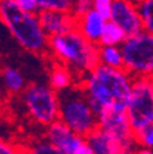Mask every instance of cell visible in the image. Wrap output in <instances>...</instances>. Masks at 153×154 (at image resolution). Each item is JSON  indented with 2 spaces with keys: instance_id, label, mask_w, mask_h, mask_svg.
<instances>
[{
  "instance_id": "6da1fadb",
  "label": "cell",
  "mask_w": 153,
  "mask_h": 154,
  "mask_svg": "<svg viewBox=\"0 0 153 154\" xmlns=\"http://www.w3.org/2000/svg\"><path fill=\"white\" fill-rule=\"evenodd\" d=\"M134 77L126 69L98 63L84 76L81 85L88 102L98 116L102 110L126 112L132 92Z\"/></svg>"
},
{
  "instance_id": "7a4b0ae2",
  "label": "cell",
  "mask_w": 153,
  "mask_h": 154,
  "mask_svg": "<svg viewBox=\"0 0 153 154\" xmlns=\"http://www.w3.org/2000/svg\"><path fill=\"white\" fill-rule=\"evenodd\" d=\"M0 18L13 38L28 52L43 54L50 37L44 32L39 14L19 8L14 0H0Z\"/></svg>"
},
{
  "instance_id": "3957f363",
  "label": "cell",
  "mask_w": 153,
  "mask_h": 154,
  "mask_svg": "<svg viewBox=\"0 0 153 154\" xmlns=\"http://www.w3.org/2000/svg\"><path fill=\"white\" fill-rule=\"evenodd\" d=\"M48 50L72 73L83 77L99 63V45L90 42L77 28L50 37Z\"/></svg>"
},
{
  "instance_id": "277c9868",
  "label": "cell",
  "mask_w": 153,
  "mask_h": 154,
  "mask_svg": "<svg viewBox=\"0 0 153 154\" xmlns=\"http://www.w3.org/2000/svg\"><path fill=\"white\" fill-rule=\"evenodd\" d=\"M59 120L69 125L76 134L86 138L98 127V116L91 107L83 85H72L58 92Z\"/></svg>"
},
{
  "instance_id": "5b68a950",
  "label": "cell",
  "mask_w": 153,
  "mask_h": 154,
  "mask_svg": "<svg viewBox=\"0 0 153 154\" xmlns=\"http://www.w3.org/2000/svg\"><path fill=\"white\" fill-rule=\"evenodd\" d=\"M22 103L29 117L40 125L59 119V96L50 84L30 83L22 91Z\"/></svg>"
},
{
  "instance_id": "8992f818",
  "label": "cell",
  "mask_w": 153,
  "mask_h": 154,
  "mask_svg": "<svg viewBox=\"0 0 153 154\" xmlns=\"http://www.w3.org/2000/svg\"><path fill=\"white\" fill-rule=\"evenodd\" d=\"M124 69L132 77L153 79V33L141 30L128 36L121 44Z\"/></svg>"
},
{
  "instance_id": "52a82bcc",
  "label": "cell",
  "mask_w": 153,
  "mask_h": 154,
  "mask_svg": "<svg viewBox=\"0 0 153 154\" xmlns=\"http://www.w3.org/2000/svg\"><path fill=\"white\" fill-rule=\"evenodd\" d=\"M126 113L135 132L153 124V79L134 77L132 92Z\"/></svg>"
},
{
  "instance_id": "ba28073f",
  "label": "cell",
  "mask_w": 153,
  "mask_h": 154,
  "mask_svg": "<svg viewBox=\"0 0 153 154\" xmlns=\"http://www.w3.org/2000/svg\"><path fill=\"white\" fill-rule=\"evenodd\" d=\"M98 127L120 142L126 154H132L138 149V140L126 112L102 110L98 113Z\"/></svg>"
},
{
  "instance_id": "9c48e42d",
  "label": "cell",
  "mask_w": 153,
  "mask_h": 154,
  "mask_svg": "<svg viewBox=\"0 0 153 154\" xmlns=\"http://www.w3.org/2000/svg\"><path fill=\"white\" fill-rule=\"evenodd\" d=\"M46 140L54 144L58 150L65 154H75V151L81 146L86 138L80 136L73 131L69 125H66L62 120H55L46 128Z\"/></svg>"
},
{
  "instance_id": "30bf717a",
  "label": "cell",
  "mask_w": 153,
  "mask_h": 154,
  "mask_svg": "<svg viewBox=\"0 0 153 154\" xmlns=\"http://www.w3.org/2000/svg\"><path fill=\"white\" fill-rule=\"evenodd\" d=\"M110 19L124 29L128 36L144 30L139 11L132 0H115Z\"/></svg>"
},
{
  "instance_id": "8fae6325",
  "label": "cell",
  "mask_w": 153,
  "mask_h": 154,
  "mask_svg": "<svg viewBox=\"0 0 153 154\" xmlns=\"http://www.w3.org/2000/svg\"><path fill=\"white\" fill-rule=\"evenodd\" d=\"M40 23L48 37L64 35L76 28L77 18L73 13L58 10H42L39 13Z\"/></svg>"
},
{
  "instance_id": "7c38bea8",
  "label": "cell",
  "mask_w": 153,
  "mask_h": 154,
  "mask_svg": "<svg viewBox=\"0 0 153 154\" xmlns=\"http://www.w3.org/2000/svg\"><path fill=\"white\" fill-rule=\"evenodd\" d=\"M106 21H108V19H106L105 17L102 15V14H99L97 10L93 8L91 11H88V13H86L84 15L77 18L76 28L88 38L90 42L95 43V44H99Z\"/></svg>"
},
{
  "instance_id": "4fadbf2b",
  "label": "cell",
  "mask_w": 153,
  "mask_h": 154,
  "mask_svg": "<svg viewBox=\"0 0 153 154\" xmlns=\"http://www.w3.org/2000/svg\"><path fill=\"white\" fill-rule=\"evenodd\" d=\"M86 140L93 147L95 154H126L120 142L104 131L101 127H97L94 131L90 132L86 136Z\"/></svg>"
},
{
  "instance_id": "5bb4252c",
  "label": "cell",
  "mask_w": 153,
  "mask_h": 154,
  "mask_svg": "<svg viewBox=\"0 0 153 154\" xmlns=\"http://www.w3.org/2000/svg\"><path fill=\"white\" fill-rule=\"evenodd\" d=\"M72 76H73L72 70L59 62V63L55 65V66L51 69L48 84H50L57 92H59V91L66 90V88L72 87V84H73V81H72L73 77Z\"/></svg>"
},
{
  "instance_id": "9a60e30c",
  "label": "cell",
  "mask_w": 153,
  "mask_h": 154,
  "mask_svg": "<svg viewBox=\"0 0 153 154\" xmlns=\"http://www.w3.org/2000/svg\"><path fill=\"white\" fill-rule=\"evenodd\" d=\"M99 63L124 69V55L121 45H99Z\"/></svg>"
},
{
  "instance_id": "2e32d148",
  "label": "cell",
  "mask_w": 153,
  "mask_h": 154,
  "mask_svg": "<svg viewBox=\"0 0 153 154\" xmlns=\"http://www.w3.org/2000/svg\"><path fill=\"white\" fill-rule=\"evenodd\" d=\"M127 37L128 35L124 32V29L112 19H108L98 45H121Z\"/></svg>"
},
{
  "instance_id": "e0dca14e",
  "label": "cell",
  "mask_w": 153,
  "mask_h": 154,
  "mask_svg": "<svg viewBox=\"0 0 153 154\" xmlns=\"http://www.w3.org/2000/svg\"><path fill=\"white\" fill-rule=\"evenodd\" d=\"M3 84L10 94H22L26 87L24 74L13 66L3 67Z\"/></svg>"
},
{
  "instance_id": "ac0fdd59",
  "label": "cell",
  "mask_w": 153,
  "mask_h": 154,
  "mask_svg": "<svg viewBox=\"0 0 153 154\" xmlns=\"http://www.w3.org/2000/svg\"><path fill=\"white\" fill-rule=\"evenodd\" d=\"M135 4L139 11L144 29L153 33V0H137Z\"/></svg>"
},
{
  "instance_id": "d6986e66",
  "label": "cell",
  "mask_w": 153,
  "mask_h": 154,
  "mask_svg": "<svg viewBox=\"0 0 153 154\" xmlns=\"http://www.w3.org/2000/svg\"><path fill=\"white\" fill-rule=\"evenodd\" d=\"M40 11L42 10H58L72 13L75 0H37Z\"/></svg>"
},
{
  "instance_id": "ffe728a7",
  "label": "cell",
  "mask_w": 153,
  "mask_h": 154,
  "mask_svg": "<svg viewBox=\"0 0 153 154\" xmlns=\"http://www.w3.org/2000/svg\"><path fill=\"white\" fill-rule=\"evenodd\" d=\"M26 154H65L58 150L54 144H51L48 140H37L32 143L28 149H25Z\"/></svg>"
},
{
  "instance_id": "44dd1931",
  "label": "cell",
  "mask_w": 153,
  "mask_h": 154,
  "mask_svg": "<svg viewBox=\"0 0 153 154\" xmlns=\"http://www.w3.org/2000/svg\"><path fill=\"white\" fill-rule=\"evenodd\" d=\"M135 135H137V140L139 146L153 149V124L148 125V127L142 128L141 131L135 132Z\"/></svg>"
},
{
  "instance_id": "7402d4cb",
  "label": "cell",
  "mask_w": 153,
  "mask_h": 154,
  "mask_svg": "<svg viewBox=\"0 0 153 154\" xmlns=\"http://www.w3.org/2000/svg\"><path fill=\"white\" fill-rule=\"evenodd\" d=\"M93 8H94V0H75L72 13L75 14L76 18H79V17L84 15L86 13L91 11Z\"/></svg>"
},
{
  "instance_id": "603a6c76",
  "label": "cell",
  "mask_w": 153,
  "mask_h": 154,
  "mask_svg": "<svg viewBox=\"0 0 153 154\" xmlns=\"http://www.w3.org/2000/svg\"><path fill=\"white\" fill-rule=\"evenodd\" d=\"M113 3H115V0H94V10L102 14L106 19H110Z\"/></svg>"
},
{
  "instance_id": "cb8c5ba5",
  "label": "cell",
  "mask_w": 153,
  "mask_h": 154,
  "mask_svg": "<svg viewBox=\"0 0 153 154\" xmlns=\"http://www.w3.org/2000/svg\"><path fill=\"white\" fill-rule=\"evenodd\" d=\"M17 3V6L19 8H22L24 11H28V13H40V7H39L37 0H14Z\"/></svg>"
},
{
  "instance_id": "d4e9b609",
  "label": "cell",
  "mask_w": 153,
  "mask_h": 154,
  "mask_svg": "<svg viewBox=\"0 0 153 154\" xmlns=\"http://www.w3.org/2000/svg\"><path fill=\"white\" fill-rule=\"evenodd\" d=\"M0 154H26L25 149H18L10 142L2 140L0 143Z\"/></svg>"
},
{
  "instance_id": "484cf974",
  "label": "cell",
  "mask_w": 153,
  "mask_h": 154,
  "mask_svg": "<svg viewBox=\"0 0 153 154\" xmlns=\"http://www.w3.org/2000/svg\"><path fill=\"white\" fill-rule=\"evenodd\" d=\"M75 154H95V151H94L93 147L87 143V140H84L83 143H81V146L75 151Z\"/></svg>"
},
{
  "instance_id": "4316f807",
  "label": "cell",
  "mask_w": 153,
  "mask_h": 154,
  "mask_svg": "<svg viewBox=\"0 0 153 154\" xmlns=\"http://www.w3.org/2000/svg\"><path fill=\"white\" fill-rule=\"evenodd\" d=\"M132 154H153V149H149V147H144V146H141V147H138Z\"/></svg>"
}]
</instances>
